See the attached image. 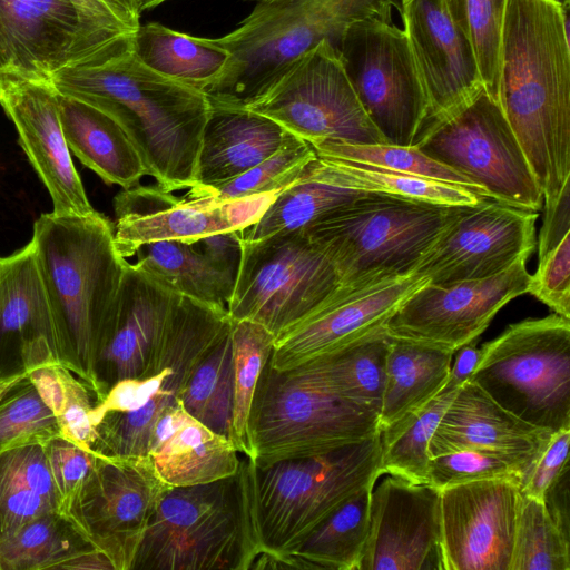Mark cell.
Here are the masks:
<instances>
[{
    "mask_svg": "<svg viewBox=\"0 0 570 570\" xmlns=\"http://www.w3.org/2000/svg\"><path fill=\"white\" fill-rule=\"evenodd\" d=\"M568 7L507 0L501 31L497 100L543 202L570 181Z\"/></svg>",
    "mask_w": 570,
    "mask_h": 570,
    "instance_id": "obj_1",
    "label": "cell"
},
{
    "mask_svg": "<svg viewBox=\"0 0 570 570\" xmlns=\"http://www.w3.org/2000/svg\"><path fill=\"white\" fill-rule=\"evenodd\" d=\"M131 41L132 35L97 62L59 70L51 85L117 120L159 187L189 189L210 104L200 90L146 67Z\"/></svg>",
    "mask_w": 570,
    "mask_h": 570,
    "instance_id": "obj_2",
    "label": "cell"
},
{
    "mask_svg": "<svg viewBox=\"0 0 570 570\" xmlns=\"http://www.w3.org/2000/svg\"><path fill=\"white\" fill-rule=\"evenodd\" d=\"M35 255L62 342L80 377L100 400L96 364L115 314L127 259L102 214H42L33 224Z\"/></svg>",
    "mask_w": 570,
    "mask_h": 570,
    "instance_id": "obj_3",
    "label": "cell"
},
{
    "mask_svg": "<svg viewBox=\"0 0 570 570\" xmlns=\"http://www.w3.org/2000/svg\"><path fill=\"white\" fill-rule=\"evenodd\" d=\"M404 0H276L257 3L236 29L216 38L229 53L223 72L203 92L213 107L247 108L301 55L321 41L334 50L354 22H392Z\"/></svg>",
    "mask_w": 570,
    "mask_h": 570,
    "instance_id": "obj_4",
    "label": "cell"
},
{
    "mask_svg": "<svg viewBox=\"0 0 570 570\" xmlns=\"http://www.w3.org/2000/svg\"><path fill=\"white\" fill-rule=\"evenodd\" d=\"M259 553L244 455L230 476L166 491L131 570H250Z\"/></svg>",
    "mask_w": 570,
    "mask_h": 570,
    "instance_id": "obj_5",
    "label": "cell"
},
{
    "mask_svg": "<svg viewBox=\"0 0 570 570\" xmlns=\"http://www.w3.org/2000/svg\"><path fill=\"white\" fill-rule=\"evenodd\" d=\"M230 326L226 307L181 295L149 368L140 377L117 382L95 404L94 451L104 456L147 455L158 420L177 405L194 368Z\"/></svg>",
    "mask_w": 570,
    "mask_h": 570,
    "instance_id": "obj_6",
    "label": "cell"
},
{
    "mask_svg": "<svg viewBox=\"0 0 570 570\" xmlns=\"http://www.w3.org/2000/svg\"><path fill=\"white\" fill-rule=\"evenodd\" d=\"M249 472L261 552L291 554L345 501L375 485L383 474L380 432L326 454L266 466H256L249 460Z\"/></svg>",
    "mask_w": 570,
    "mask_h": 570,
    "instance_id": "obj_7",
    "label": "cell"
},
{
    "mask_svg": "<svg viewBox=\"0 0 570 570\" xmlns=\"http://www.w3.org/2000/svg\"><path fill=\"white\" fill-rule=\"evenodd\" d=\"M460 206L365 193L304 229L341 286L411 275Z\"/></svg>",
    "mask_w": 570,
    "mask_h": 570,
    "instance_id": "obj_8",
    "label": "cell"
},
{
    "mask_svg": "<svg viewBox=\"0 0 570 570\" xmlns=\"http://www.w3.org/2000/svg\"><path fill=\"white\" fill-rule=\"evenodd\" d=\"M380 432V414L348 402L294 371L266 363L249 416L256 466L326 454Z\"/></svg>",
    "mask_w": 570,
    "mask_h": 570,
    "instance_id": "obj_9",
    "label": "cell"
},
{
    "mask_svg": "<svg viewBox=\"0 0 570 570\" xmlns=\"http://www.w3.org/2000/svg\"><path fill=\"white\" fill-rule=\"evenodd\" d=\"M470 381L533 426L570 429V320L553 313L510 324L482 345Z\"/></svg>",
    "mask_w": 570,
    "mask_h": 570,
    "instance_id": "obj_10",
    "label": "cell"
},
{
    "mask_svg": "<svg viewBox=\"0 0 570 570\" xmlns=\"http://www.w3.org/2000/svg\"><path fill=\"white\" fill-rule=\"evenodd\" d=\"M341 286L330 258L304 230L242 240V257L226 309L275 337L323 304Z\"/></svg>",
    "mask_w": 570,
    "mask_h": 570,
    "instance_id": "obj_11",
    "label": "cell"
},
{
    "mask_svg": "<svg viewBox=\"0 0 570 570\" xmlns=\"http://www.w3.org/2000/svg\"><path fill=\"white\" fill-rule=\"evenodd\" d=\"M414 147L466 178L488 198L532 212L542 207L528 159L498 100L485 89L431 125Z\"/></svg>",
    "mask_w": 570,
    "mask_h": 570,
    "instance_id": "obj_12",
    "label": "cell"
},
{
    "mask_svg": "<svg viewBox=\"0 0 570 570\" xmlns=\"http://www.w3.org/2000/svg\"><path fill=\"white\" fill-rule=\"evenodd\" d=\"M336 53L368 119L387 144L414 146L428 100L404 29L370 18L352 23Z\"/></svg>",
    "mask_w": 570,
    "mask_h": 570,
    "instance_id": "obj_13",
    "label": "cell"
},
{
    "mask_svg": "<svg viewBox=\"0 0 570 570\" xmlns=\"http://www.w3.org/2000/svg\"><path fill=\"white\" fill-rule=\"evenodd\" d=\"M128 36L100 28L70 0H0V92L99 61Z\"/></svg>",
    "mask_w": 570,
    "mask_h": 570,
    "instance_id": "obj_14",
    "label": "cell"
},
{
    "mask_svg": "<svg viewBox=\"0 0 570 570\" xmlns=\"http://www.w3.org/2000/svg\"><path fill=\"white\" fill-rule=\"evenodd\" d=\"M247 109L275 120L309 145L323 140L387 144L368 119L327 41L296 58Z\"/></svg>",
    "mask_w": 570,
    "mask_h": 570,
    "instance_id": "obj_15",
    "label": "cell"
},
{
    "mask_svg": "<svg viewBox=\"0 0 570 570\" xmlns=\"http://www.w3.org/2000/svg\"><path fill=\"white\" fill-rule=\"evenodd\" d=\"M169 488L148 455H99L62 514L108 558L114 570H131L145 531Z\"/></svg>",
    "mask_w": 570,
    "mask_h": 570,
    "instance_id": "obj_16",
    "label": "cell"
},
{
    "mask_svg": "<svg viewBox=\"0 0 570 570\" xmlns=\"http://www.w3.org/2000/svg\"><path fill=\"white\" fill-rule=\"evenodd\" d=\"M537 218L491 198L460 206L412 274L433 285L499 275L533 252Z\"/></svg>",
    "mask_w": 570,
    "mask_h": 570,
    "instance_id": "obj_17",
    "label": "cell"
},
{
    "mask_svg": "<svg viewBox=\"0 0 570 570\" xmlns=\"http://www.w3.org/2000/svg\"><path fill=\"white\" fill-rule=\"evenodd\" d=\"M527 259L483 279L449 285L424 283L386 320L392 337L456 352L475 341L510 301L528 293Z\"/></svg>",
    "mask_w": 570,
    "mask_h": 570,
    "instance_id": "obj_18",
    "label": "cell"
},
{
    "mask_svg": "<svg viewBox=\"0 0 570 570\" xmlns=\"http://www.w3.org/2000/svg\"><path fill=\"white\" fill-rule=\"evenodd\" d=\"M521 483L472 481L440 490L443 570H509Z\"/></svg>",
    "mask_w": 570,
    "mask_h": 570,
    "instance_id": "obj_19",
    "label": "cell"
},
{
    "mask_svg": "<svg viewBox=\"0 0 570 570\" xmlns=\"http://www.w3.org/2000/svg\"><path fill=\"white\" fill-rule=\"evenodd\" d=\"M358 570H443L440 490L391 475L374 485Z\"/></svg>",
    "mask_w": 570,
    "mask_h": 570,
    "instance_id": "obj_20",
    "label": "cell"
},
{
    "mask_svg": "<svg viewBox=\"0 0 570 570\" xmlns=\"http://www.w3.org/2000/svg\"><path fill=\"white\" fill-rule=\"evenodd\" d=\"M426 283L414 274L340 286L323 304L275 337L269 364L289 371L384 325L399 305Z\"/></svg>",
    "mask_w": 570,
    "mask_h": 570,
    "instance_id": "obj_21",
    "label": "cell"
},
{
    "mask_svg": "<svg viewBox=\"0 0 570 570\" xmlns=\"http://www.w3.org/2000/svg\"><path fill=\"white\" fill-rule=\"evenodd\" d=\"M402 18L428 100L421 137L485 88L472 45L444 0H411L404 3Z\"/></svg>",
    "mask_w": 570,
    "mask_h": 570,
    "instance_id": "obj_22",
    "label": "cell"
},
{
    "mask_svg": "<svg viewBox=\"0 0 570 570\" xmlns=\"http://www.w3.org/2000/svg\"><path fill=\"white\" fill-rule=\"evenodd\" d=\"M180 296L135 263H126L115 314L96 364L99 401L117 382L140 377L149 368Z\"/></svg>",
    "mask_w": 570,
    "mask_h": 570,
    "instance_id": "obj_23",
    "label": "cell"
},
{
    "mask_svg": "<svg viewBox=\"0 0 570 570\" xmlns=\"http://www.w3.org/2000/svg\"><path fill=\"white\" fill-rule=\"evenodd\" d=\"M0 105L50 195L52 213L77 216L96 213L75 168L60 122L58 94L51 82L9 83L0 92Z\"/></svg>",
    "mask_w": 570,
    "mask_h": 570,
    "instance_id": "obj_24",
    "label": "cell"
},
{
    "mask_svg": "<svg viewBox=\"0 0 570 570\" xmlns=\"http://www.w3.org/2000/svg\"><path fill=\"white\" fill-rule=\"evenodd\" d=\"M20 361L27 373L60 365L78 376L56 324L33 245L0 258V357Z\"/></svg>",
    "mask_w": 570,
    "mask_h": 570,
    "instance_id": "obj_25",
    "label": "cell"
},
{
    "mask_svg": "<svg viewBox=\"0 0 570 570\" xmlns=\"http://www.w3.org/2000/svg\"><path fill=\"white\" fill-rule=\"evenodd\" d=\"M114 242L119 255L159 240L194 242L223 232H235L223 205L195 206L158 185H136L114 198Z\"/></svg>",
    "mask_w": 570,
    "mask_h": 570,
    "instance_id": "obj_26",
    "label": "cell"
},
{
    "mask_svg": "<svg viewBox=\"0 0 570 570\" xmlns=\"http://www.w3.org/2000/svg\"><path fill=\"white\" fill-rule=\"evenodd\" d=\"M552 433L517 417L472 381L455 392L430 444V458L489 449L537 459Z\"/></svg>",
    "mask_w": 570,
    "mask_h": 570,
    "instance_id": "obj_27",
    "label": "cell"
},
{
    "mask_svg": "<svg viewBox=\"0 0 570 570\" xmlns=\"http://www.w3.org/2000/svg\"><path fill=\"white\" fill-rule=\"evenodd\" d=\"M239 452L232 441L185 411L180 401L154 428L148 458L168 487L210 483L235 474Z\"/></svg>",
    "mask_w": 570,
    "mask_h": 570,
    "instance_id": "obj_28",
    "label": "cell"
},
{
    "mask_svg": "<svg viewBox=\"0 0 570 570\" xmlns=\"http://www.w3.org/2000/svg\"><path fill=\"white\" fill-rule=\"evenodd\" d=\"M295 137L275 120L247 108L210 106L193 187H213L228 181Z\"/></svg>",
    "mask_w": 570,
    "mask_h": 570,
    "instance_id": "obj_29",
    "label": "cell"
},
{
    "mask_svg": "<svg viewBox=\"0 0 570 570\" xmlns=\"http://www.w3.org/2000/svg\"><path fill=\"white\" fill-rule=\"evenodd\" d=\"M58 106L70 151L105 183L128 189L138 185L144 176H149L134 142L111 116L59 94Z\"/></svg>",
    "mask_w": 570,
    "mask_h": 570,
    "instance_id": "obj_30",
    "label": "cell"
},
{
    "mask_svg": "<svg viewBox=\"0 0 570 570\" xmlns=\"http://www.w3.org/2000/svg\"><path fill=\"white\" fill-rule=\"evenodd\" d=\"M390 341L385 326L381 325L289 371L380 414Z\"/></svg>",
    "mask_w": 570,
    "mask_h": 570,
    "instance_id": "obj_31",
    "label": "cell"
},
{
    "mask_svg": "<svg viewBox=\"0 0 570 570\" xmlns=\"http://www.w3.org/2000/svg\"><path fill=\"white\" fill-rule=\"evenodd\" d=\"M455 353L391 336L380 429L420 409L438 395L446 384Z\"/></svg>",
    "mask_w": 570,
    "mask_h": 570,
    "instance_id": "obj_32",
    "label": "cell"
},
{
    "mask_svg": "<svg viewBox=\"0 0 570 570\" xmlns=\"http://www.w3.org/2000/svg\"><path fill=\"white\" fill-rule=\"evenodd\" d=\"M131 47L153 71L202 92L223 72L229 59L216 38L194 37L159 22L139 24Z\"/></svg>",
    "mask_w": 570,
    "mask_h": 570,
    "instance_id": "obj_33",
    "label": "cell"
},
{
    "mask_svg": "<svg viewBox=\"0 0 570 570\" xmlns=\"http://www.w3.org/2000/svg\"><path fill=\"white\" fill-rule=\"evenodd\" d=\"M363 194L365 191L337 185L331 178L325 161L316 155L277 195L261 218L239 232L240 239L254 242L278 233L304 230Z\"/></svg>",
    "mask_w": 570,
    "mask_h": 570,
    "instance_id": "obj_34",
    "label": "cell"
},
{
    "mask_svg": "<svg viewBox=\"0 0 570 570\" xmlns=\"http://www.w3.org/2000/svg\"><path fill=\"white\" fill-rule=\"evenodd\" d=\"M136 265L183 296L226 307L236 275L200 252L193 242L159 240L140 246Z\"/></svg>",
    "mask_w": 570,
    "mask_h": 570,
    "instance_id": "obj_35",
    "label": "cell"
},
{
    "mask_svg": "<svg viewBox=\"0 0 570 570\" xmlns=\"http://www.w3.org/2000/svg\"><path fill=\"white\" fill-rule=\"evenodd\" d=\"M373 487L364 488L345 501L291 554L303 559L312 569L358 570L370 532Z\"/></svg>",
    "mask_w": 570,
    "mask_h": 570,
    "instance_id": "obj_36",
    "label": "cell"
},
{
    "mask_svg": "<svg viewBox=\"0 0 570 570\" xmlns=\"http://www.w3.org/2000/svg\"><path fill=\"white\" fill-rule=\"evenodd\" d=\"M322 158L331 178L353 190L375 193L441 206H469L485 199L468 186L390 170L368 164Z\"/></svg>",
    "mask_w": 570,
    "mask_h": 570,
    "instance_id": "obj_37",
    "label": "cell"
},
{
    "mask_svg": "<svg viewBox=\"0 0 570 570\" xmlns=\"http://www.w3.org/2000/svg\"><path fill=\"white\" fill-rule=\"evenodd\" d=\"M94 549L66 515L50 511L0 540V570L60 569Z\"/></svg>",
    "mask_w": 570,
    "mask_h": 570,
    "instance_id": "obj_38",
    "label": "cell"
},
{
    "mask_svg": "<svg viewBox=\"0 0 570 570\" xmlns=\"http://www.w3.org/2000/svg\"><path fill=\"white\" fill-rule=\"evenodd\" d=\"M456 390L442 389L420 409L380 429L383 474L428 483L429 444Z\"/></svg>",
    "mask_w": 570,
    "mask_h": 570,
    "instance_id": "obj_39",
    "label": "cell"
},
{
    "mask_svg": "<svg viewBox=\"0 0 570 570\" xmlns=\"http://www.w3.org/2000/svg\"><path fill=\"white\" fill-rule=\"evenodd\" d=\"M179 401L193 417L230 440L233 414L230 330L194 368L180 393Z\"/></svg>",
    "mask_w": 570,
    "mask_h": 570,
    "instance_id": "obj_40",
    "label": "cell"
},
{
    "mask_svg": "<svg viewBox=\"0 0 570 570\" xmlns=\"http://www.w3.org/2000/svg\"><path fill=\"white\" fill-rule=\"evenodd\" d=\"M233 414L230 441L247 458L252 455L249 435L250 409L256 386L269 361L275 336L261 324L232 321Z\"/></svg>",
    "mask_w": 570,
    "mask_h": 570,
    "instance_id": "obj_41",
    "label": "cell"
},
{
    "mask_svg": "<svg viewBox=\"0 0 570 570\" xmlns=\"http://www.w3.org/2000/svg\"><path fill=\"white\" fill-rule=\"evenodd\" d=\"M315 157L313 147L295 137L275 154L237 177L213 187H190L181 198L195 206L216 207L232 199L284 189Z\"/></svg>",
    "mask_w": 570,
    "mask_h": 570,
    "instance_id": "obj_42",
    "label": "cell"
},
{
    "mask_svg": "<svg viewBox=\"0 0 570 570\" xmlns=\"http://www.w3.org/2000/svg\"><path fill=\"white\" fill-rule=\"evenodd\" d=\"M28 379L53 413L60 435L94 451L98 434L91 420L96 404L91 395L95 394L89 386L71 370L60 365L36 367L28 372Z\"/></svg>",
    "mask_w": 570,
    "mask_h": 570,
    "instance_id": "obj_43",
    "label": "cell"
},
{
    "mask_svg": "<svg viewBox=\"0 0 570 570\" xmlns=\"http://www.w3.org/2000/svg\"><path fill=\"white\" fill-rule=\"evenodd\" d=\"M509 570H570V540L542 500L520 494Z\"/></svg>",
    "mask_w": 570,
    "mask_h": 570,
    "instance_id": "obj_44",
    "label": "cell"
},
{
    "mask_svg": "<svg viewBox=\"0 0 570 570\" xmlns=\"http://www.w3.org/2000/svg\"><path fill=\"white\" fill-rule=\"evenodd\" d=\"M311 146L318 157L363 163L390 170L450 181L473 188L485 197L466 178L428 157L414 146L353 144L342 140H323Z\"/></svg>",
    "mask_w": 570,
    "mask_h": 570,
    "instance_id": "obj_45",
    "label": "cell"
},
{
    "mask_svg": "<svg viewBox=\"0 0 570 570\" xmlns=\"http://www.w3.org/2000/svg\"><path fill=\"white\" fill-rule=\"evenodd\" d=\"M474 50L485 90L497 99L501 31L507 0H444Z\"/></svg>",
    "mask_w": 570,
    "mask_h": 570,
    "instance_id": "obj_46",
    "label": "cell"
},
{
    "mask_svg": "<svg viewBox=\"0 0 570 570\" xmlns=\"http://www.w3.org/2000/svg\"><path fill=\"white\" fill-rule=\"evenodd\" d=\"M534 461L497 450H462L430 458L428 483L438 490L488 479H510L522 483Z\"/></svg>",
    "mask_w": 570,
    "mask_h": 570,
    "instance_id": "obj_47",
    "label": "cell"
},
{
    "mask_svg": "<svg viewBox=\"0 0 570 570\" xmlns=\"http://www.w3.org/2000/svg\"><path fill=\"white\" fill-rule=\"evenodd\" d=\"M59 435L53 413L28 376L0 399V453Z\"/></svg>",
    "mask_w": 570,
    "mask_h": 570,
    "instance_id": "obj_48",
    "label": "cell"
},
{
    "mask_svg": "<svg viewBox=\"0 0 570 570\" xmlns=\"http://www.w3.org/2000/svg\"><path fill=\"white\" fill-rule=\"evenodd\" d=\"M43 448L59 495V512L63 513L94 469L99 454L85 450L61 435L46 442Z\"/></svg>",
    "mask_w": 570,
    "mask_h": 570,
    "instance_id": "obj_49",
    "label": "cell"
},
{
    "mask_svg": "<svg viewBox=\"0 0 570 570\" xmlns=\"http://www.w3.org/2000/svg\"><path fill=\"white\" fill-rule=\"evenodd\" d=\"M528 293L570 320V235L539 258Z\"/></svg>",
    "mask_w": 570,
    "mask_h": 570,
    "instance_id": "obj_50",
    "label": "cell"
},
{
    "mask_svg": "<svg viewBox=\"0 0 570 570\" xmlns=\"http://www.w3.org/2000/svg\"><path fill=\"white\" fill-rule=\"evenodd\" d=\"M0 478L40 494L59 511V495L43 444H28L0 453Z\"/></svg>",
    "mask_w": 570,
    "mask_h": 570,
    "instance_id": "obj_51",
    "label": "cell"
},
{
    "mask_svg": "<svg viewBox=\"0 0 570 570\" xmlns=\"http://www.w3.org/2000/svg\"><path fill=\"white\" fill-rule=\"evenodd\" d=\"M570 429H562L551 434L549 441L524 476L521 493L542 500L547 490L569 464Z\"/></svg>",
    "mask_w": 570,
    "mask_h": 570,
    "instance_id": "obj_52",
    "label": "cell"
},
{
    "mask_svg": "<svg viewBox=\"0 0 570 570\" xmlns=\"http://www.w3.org/2000/svg\"><path fill=\"white\" fill-rule=\"evenodd\" d=\"M57 507L40 494L0 478V540Z\"/></svg>",
    "mask_w": 570,
    "mask_h": 570,
    "instance_id": "obj_53",
    "label": "cell"
},
{
    "mask_svg": "<svg viewBox=\"0 0 570 570\" xmlns=\"http://www.w3.org/2000/svg\"><path fill=\"white\" fill-rule=\"evenodd\" d=\"M570 181L558 198L544 202V218L539 235V258L554 248L567 235H570Z\"/></svg>",
    "mask_w": 570,
    "mask_h": 570,
    "instance_id": "obj_54",
    "label": "cell"
},
{
    "mask_svg": "<svg viewBox=\"0 0 570 570\" xmlns=\"http://www.w3.org/2000/svg\"><path fill=\"white\" fill-rule=\"evenodd\" d=\"M196 247L224 269L237 275L242 257L239 232H223L193 242Z\"/></svg>",
    "mask_w": 570,
    "mask_h": 570,
    "instance_id": "obj_55",
    "label": "cell"
},
{
    "mask_svg": "<svg viewBox=\"0 0 570 570\" xmlns=\"http://www.w3.org/2000/svg\"><path fill=\"white\" fill-rule=\"evenodd\" d=\"M543 502L553 522L570 540L569 464L547 490Z\"/></svg>",
    "mask_w": 570,
    "mask_h": 570,
    "instance_id": "obj_56",
    "label": "cell"
},
{
    "mask_svg": "<svg viewBox=\"0 0 570 570\" xmlns=\"http://www.w3.org/2000/svg\"><path fill=\"white\" fill-rule=\"evenodd\" d=\"M77 10L100 28L116 33H135L119 18L107 0H70Z\"/></svg>",
    "mask_w": 570,
    "mask_h": 570,
    "instance_id": "obj_57",
    "label": "cell"
},
{
    "mask_svg": "<svg viewBox=\"0 0 570 570\" xmlns=\"http://www.w3.org/2000/svg\"><path fill=\"white\" fill-rule=\"evenodd\" d=\"M475 341L456 351L458 355L443 389L456 390L471 379L481 357V348H476Z\"/></svg>",
    "mask_w": 570,
    "mask_h": 570,
    "instance_id": "obj_58",
    "label": "cell"
},
{
    "mask_svg": "<svg viewBox=\"0 0 570 570\" xmlns=\"http://www.w3.org/2000/svg\"><path fill=\"white\" fill-rule=\"evenodd\" d=\"M60 569L114 570V567L105 554L94 549L71 560H68L60 567Z\"/></svg>",
    "mask_w": 570,
    "mask_h": 570,
    "instance_id": "obj_59",
    "label": "cell"
},
{
    "mask_svg": "<svg viewBox=\"0 0 570 570\" xmlns=\"http://www.w3.org/2000/svg\"><path fill=\"white\" fill-rule=\"evenodd\" d=\"M117 12L121 21L131 30L136 31L140 24V12L135 0H107Z\"/></svg>",
    "mask_w": 570,
    "mask_h": 570,
    "instance_id": "obj_60",
    "label": "cell"
},
{
    "mask_svg": "<svg viewBox=\"0 0 570 570\" xmlns=\"http://www.w3.org/2000/svg\"><path fill=\"white\" fill-rule=\"evenodd\" d=\"M167 0H135L138 11L141 13L145 10L151 9Z\"/></svg>",
    "mask_w": 570,
    "mask_h": 570,
    "instance_id": "obj_61",
    "label": "cell"
},
{
    "mask_svg": "<svg viewBox=\"0 0 570 570\" xmlns=\"http://www.w3.org/2000/svg\"><path fill=\"white\" fill-rule=\"evenodd\" d=\"M561 7L569 6V0H551Z\"/></svg>",
    "mask_w": 570,
    "mask_h": 570,
    "instance_id": "obj_62",
    "label": "cell"
},
{
    "mask_svg": "<svg viewBox=\"0 0 570 570\" xmlns=\"http://www.w3.org/2000/svg\"><path fill=\"white\" fill-rule=\"evenodd\" d=\"M250 1H256L257 3H264V2H273L276 0H250Z\"/></svg>",
    "mask_w": 570,
    "mask_h": 570,
    "instance_id": "obj_63",
    "label": "cell"
},
{
    "mask_svg": "<svg viewBox=\"0 0 570 570\" xmlns=\"http://www.w3.org/2000/svg\"><path fill=\"white\" fill-rule=\"evenodd\" d=\"M409 1H411V0H404V3L409 2Z\"/></svg>",
    "mask_w": 570,
    "mask_h": 570,
    "instance_id": "obj_64",
    "label": "cell"
}]
</instances>
